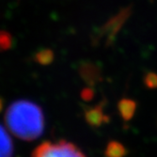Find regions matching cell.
<instances>
[{
  "label": "cell",
  "mask_w": 157,
  "mask_h": 157,
  "mask_svg": "<svg viewBox=\"0 0 157 157\" xmlns=\"http://www.w3.org/2000/svg\"><path fill=\"white\" fill-rule=\"evenodd\" d=\"M5 122L13 136L25 141L37 139L44 131L42 109L27 100H18L8 107Z\"/></svg>",
  "instance_id": "obj_1"
},
{
  "label": "cell",
  "mask_w": 157,
  "mask_h": 157,
  "mask_svg": "<svg viewBox=\"0 0 157 157\" xmlns=\"http://www.w3.org/2000/svg\"><path fill=\"white\" fill-rule=\"evenodd\" d=\"M31 157H87L74 143L67 140L44 141L33 151Z\"/></svg>",
  "instance_id": "obj_2"
},
{
  "label": "cell",
  "mask_w": 157,
  "mask_h": 157,
  "mask_svg": "<svg viewBox=\"0 0 157 157\" xmlns=\"http://www.w3.org/2000/svg\"><path fill=\"white\" fill-rule=\"evenodd\" d=\"M85 120L89 125L98 128L109 121V117L104 112V102L91 106L85 111Z\"/></svg>",
  "instance_id": "obj_3"
},
{
  "label": "cell",
  "mask_w": 157,
  "mask_h": 157,
  "mask_svg": "<svg viewBox=\"0 0 157 157\" xmlns=\"http://www.w3.org/2000/svg\"><path fill=\"white\" fill-rule=\"evenodd\" d=\"M79 74L81 78L90 86H95L102 80L101 70L91 62L82 63L79 68Z\"/></svg>",
  "instance_id": "obj_4"
},
{
  "label": "cell",
  "mask_w": 157,
  "mask_h": 157,
  "mask_svg": "<svg viewBox=\"0 0 157 157\" xmlns=\"http://www.w3.org/2000/svg\"><path fill=\"white\" fill-rule=\"evenodd\" d=\"M136 102L133 99L129 98H122L118 104V110L121 117L124 121H130L134 116L136 110Z\"/></svg>",
  "instance_id": "obj_5"
},
{
  "label": "cell",
  "mask_w": 157,
  "mask_h": 157,
  "mask_svg": "<svg viewBox=\"0 0 157 157\" xmlns=\"http://www.w3.org/2000/svg\"><path fill=\"white\" fill-rule=\"evenodd\" d=\"M13 156V143L12 140L0 124V157H12Z\"/></svg>",
  "instance_id": "obj_6"
},
{
  "label": "cell",
  "mask_w": 157,
  "mask_h": 157,
  "mask_svg": "<svg viewBox=\"0 0 157 157\" xmlns=\"http://www.w3.org/2000/svg\"><path fill=\"white\" fill-rule=\"evenodd\" d=\"M128 151L124 145L116 140L109 141L105 150V157H125Z\"/></svg>",
  "instance_id": "obj_7"
},
{
  "label": "cell",
  "mask_w": 157,
  "mask_h": 157,
  "mask_svg": "<svg viewBox=\"0 0 157 157\" xmlns=\"http://www.w3.org/2000/svg\"><path fill=\"white\" fill-rule=\"evenodd\" d=\"M125 13H122L121 16L119 17H115L112 20H110L105 26L104 28V35L107 36V40L110 41V40L116 35L117 31L119 30L120 26L122 25L121 23H123V20L125 18Z\"/></svg>",
  "instance_id": "obj_8"
},
{
  "label": "cell",
  "mask_w": 157,
  "mask_h": 157,
  "mask_svg": "<svg viewBox=\"0 0 157 157\" xmlns=\"http://www.w3.org/2000/svg\"><path fill=\"white\" fill-rule=\"evenodd\" d=\"M35 60L41 65H48L54 60V53L50 49H41L35 54Z\"/></svg>",
  "instance_id": "obj_9"
},
{
  "label": "cell",
  "mask_w": 157,
  "mask_h": 157,
  "mask_svg": "<svg viewBox=\"0 0 157 157\" xmlns=\"http://www.w3.org/2000/svg\"><path fill=\"white\" fill-rule=\"evenodd\" d=\"M13 44L12 37L6 31H0V52L9 50Z\"/></svg>",
  "instance_id": "obj_10"
},
{
  "label": "cell",
  "mask_w": 157,
  "mask_h": 157,
  "mask_svg": "<svg viewBox=\"0 0 157 157\" xmlns=\"http://www.w3.org/2000/svg\"><path fill=\"white\" fill-rule=\"evenodd\" d=\"M144 84L148 89L151 90L157 89V74L153 72L148 73L144 77Z\"/></svg>",
  "instance_id": "obj_11"
},
{
  "label": "cell",
  "mask_w": 157,
  "mask_h": 157,
  "mask_svg": "<svg viewBox=\"0 0 157 157\" xmlns=\"http://www.w3.org/2000/svg\"><path fill=\"white\" fill-rule=\"evenodd\" d=\"M94 97V90L91 88H85L82 90L81 91V98L86 102H89L91 101Z\"/></svg>",
  "instance_id": "obj_12"
},
{
  "label": "cell",
  "mask_w": 157,
  "mask_h": 157,
  "mask_svg": "<svg viewBox=\"0 0 157 157\" xmlns=\"http://www.w3.org/2000/svg\"><path fill=\"white\" fill-rule=\"evenodd\" d=\"M3 107H4V100H3V98L0 97V113H1V111L3 110Z\"/></svg>",
  "instance_id": "obj_13"
}]
</instances>
